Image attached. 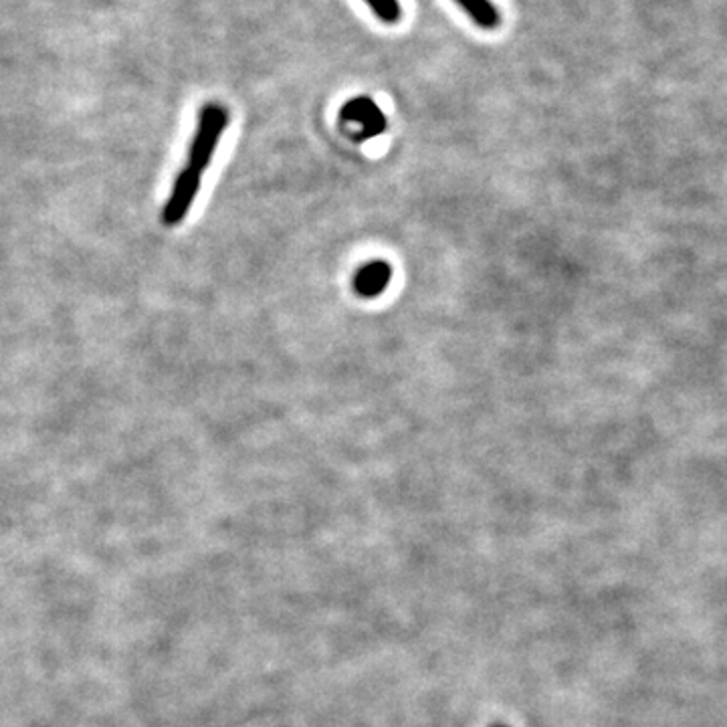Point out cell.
Returning <instances> with one entry per match:
<instances>
[{
  "mask_svg": "<svg viewBox=\"0 0 727 727\" xmlns=\"http://www.w3.org/2000/svg\"><path fill=\"white\" fill-rule=\"evenodd\" d=\"M492 727H507V726H504V724H495V726Z\"/></svg>",
  "mask_w": 727,
  "mask_h": 727,
  "instance_id": "cell-7",
  "label": "cell"
},
{
  "mask_svg": "<svg viewBox=\"0 0 727 727\" xmlns=\"http://www.w3.org/2000/svg\"><path fill=\"white\" fill-rule=\"evenodd\" d=\"M200 185H202V177L190 172L188 168H182L178 172L177 180L170 190V197L160 212V221L165 223V226H178L187 219L190 207L199 197Z\"/></svg>",
  "mask_w": 727,
  "mask_h": 727,
  "instance_id": "cell-2",
  "label": "cell"
},
{
  "mask_svg": "<svg viewBox=\"0 0 727 727\" xmlns=\"http://www.w3.org/2000/svg\"><path fill=\"white\" fill-rule=\"evenodd\" d=\"M390 277H392V271L387 263H382V261L368 263L366 267L356 273L354 289L364 297L382 294V289L390 283Z\"/></svg>",
  "mask_w": 727,
  "mask_h": 727,
  "instance_id": "cell-4",
  "label": "cell"
},
{
  "mask_svg": "<svg viewBox=\"0 0 727 727\" xmlns=\"http://www.w3.org/2000/svg\"><path fill=\"white\" fill-rule=\"evenodd\" d=\"M366 4L375 11L376 17L382 23H399L400 14H402L399 0H366Z\"/></svg>",
  "mask_w": 727,
  "mask_h": 727,
  "instance_id": "cell-6",
  "label": "cell"
},
{
  "mask_svg": "<svg viewBox=\"0 0 727 727\" xmlns=\"http://www.w3.org/2000/svg\"><path fill=\"white\" fill-rule=\"evenodd\" d=\"M226 124H229V112L221 104H207L200 109L199 124L190 141L188 165L185 168L199 177L204 175L219 148Z\"/></svg>",
  "mask_w": 727,
  "mask_h": 727,
  "instance_id": "cell-1",
  "label": "cell"
},
{
  "mask_svg": "<svg viewBox=\"0 0 727 727\" xmlns=\"http://www.w3.org/2000/svg\"><path fill=\"white\" fill-rule=\"evenodd\" d=\"M341 118H344V122L358 124L366 136L380 134L382 128L387 126V119L382 116V112L368 97H356L352 102H348L346 107L341 109Z\"/></svg>",
  "mask_w": 727,
  "mask_h": 727,
  "instance_id": "cell-3",
  "label": "cell"
},
{
  "mask_svg": "<svg viewBox=\"0 0 727 727\" xmlns=\"http://www.w3.org/2000/svg\"><path fill=\"white\" fill-rule=\"evenodd\" d=\"M455 2L470 14L473 23L485 31H495L502 24V14L492 0H455Z\"/></svg>",
  "mask_w": 727,
  "mask_h": 727,
  "instance_id": "cell-5",
  "label": "cell"
}]
</instances>
